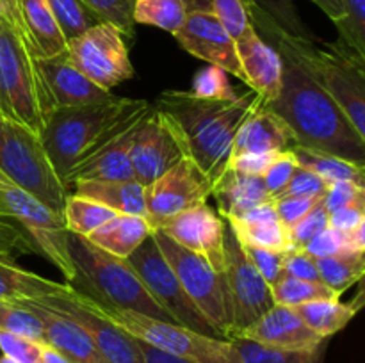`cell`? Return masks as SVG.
I'll list each match as a JSON object with an SVG mask.
<instances>
[{"instance_id":"cell-1","label":"cell","mask_w":365,"mask_h":363,"mask_svg":"<svg viewBox=\"0 0 365 363\" xmlns=\"http://www.w3.org/2000/svg\"><path fill=\"white\" fill-rule=\"evenodd\" d=\"M246 6L257 34L277 50L284 63L280 95L264 107L285 121L298 146L331 153L365 166V137L296 59L284 32L255 6L248 2Z\"/></svg>"},{"instance_id":"cell-2","label":"cell","mask_w":365,"mask_h":363,"mask_svg":"<svg viewBox=\"0 0 365 363\" xmlns=\"http://www.w3.org/2000/svg\"><path fill=\"white\" fill-rule=\"evenodd\" d=\"M260 105L264 102L252 89L235 100H205L189 91L170 89L153 103L177 123L187 142L189 157L212 185L230 162L239 130Z\"/></svg>"},{"instance_id":"cell-3","label":"cell","mask_w":365,"mask_h":363,"mask_svg":"<svg viewBox=\"0 0 365 363\" xmlns=\"http://www.w3.org/2000/svg\"><path fill=\"white\" fill-rule=\"evenodd\" d=\"M146 105V100L114 96L107 102L53 109L39 139L61 182L71 167L98 153L132 127Z\"/></svg>"},{"instance_id":"cell-4","label":"cell","mask_w":365,"mask_h":363,"mask_svg":"<svg viewBox=\"0 0 365 363\" xmlns=\"http://www.w3.org/2000/svg\"><path fill=\"white\" fill-rule=\"evenodd\" d=\"M68 253L75 267V280L88 298L102 305L145 313L153 319L175 322L173 317L152 298L127 258L103 251L82 235L68 231ZM177 324V322H175Z\"/></svg>"},{"instance_id":"cell-5","label":"cell","mask_w":365,"mask_h":363,"mask_svg":"<svg viewBox=\"0 0 365 363\" xmlns=\"http://www.w3.org/2000/svg\"><path fill=\"white\" fill-rule=\"evenodd\" d=\"M53 109L36 57L20 32L0 18V114L39 135Z\"/></svg>"},{"instance_id":"cell-6","label":"cell","mask_w":365,"mask_h":363,"mask_svg":"<svg viewBox=\"0 0 365 363\" xmlns=\"http://www.w3.org/2000/svg\"><path fill=\"white\" fill-rule=\"evenodd\" d=\"M284 36L296 59L365 137V57L339 41L321 45L319 41L291 38L285 32Z\"/></svg>"},{"instance_id":"cell-7","label":"cell","mask_w":365,"mask_h":363,"mask_svg":"<svg viewBox=\"0 0 365 363\" xmlns=\"http://www.w3.org/2000/svg\"><path fill=\"white\" fill-rule=\"evenodd\" d=\"M84 298L100 315L127 331L130 337L159 351L195 363H239L237 352L230 340L207 337L180 324L153 319V317L132 312V310L102 305L88 295Z\"/></svg>"},{"instance_id":"cell-8","label":"cell","mask_w":365,"mask_h":363,"mask_svg":"<svg viewBox=\"0 0 365 363\" xmlns=\"http://www.w3.org/2000/svg\"><path fill=\"white\" fill-rule=\"evenodd\" d=\"M0 173L46 206L63 214L70 196L38 134L0 114Z\"/></svg>"},{"instance_id":"cell-9","label":"cell","mask_w":365,"mask_h":363,"mask_svg":"<svg viewBox=\"0 0 365 363\" xmlns=\"http://www.w3.org/2000/svg\"><path fill=\"white\" fill-rule=\"evenodd\" d=\"M0 217L16 223L34 253L52 262L66 283L71 285L75 267L68 253V230L63 214L46 206L0 173Z\"/></svg>"},{"instance_id":"cell-10","label":"cell","mask_w":365,"mask_h":363,"mask_svg":"<svg viewBox=\"0 0 365 363\" xmlns=\"http://www.w3.org/2000/svg\"><path fill=\"white\" fill-rule=\"evenodd\" d=\"M152 237L189 299L209 320L214 331L221 338L228 340L230 338V312H228L223 276L216 273L202 256L182 248L164 231L153 230Z\"/></svg>"},{"instance_id":"cell-11","label":"cell","mask_w":365,"mask_h":363,"mask_svg":"<svg viewBox=\"0 0 365 363\" xmlns=\"http://www.w3.org/2000/svg\"><path fill=\"white\" fill-rule=\"evenodd\" d=\"M223 283L230 312V338L237 337L242 330L252 326L257 319L273 308L271 285L253 267L242 249L241 242L227 224L225 230V265Z\"/></svg>"},{"instance_id":"cell-12","label":"cell","mask_w":365,"mask_h":363,"mask_svg":"<svg viewBox=\"0 0 365 363\" xmlns=\"http://www.w3.org/2000/svg\"><path fill=\"white\" fill-rule=\"evenodd\" d=\"M127 262L134 267L152 298L173 317L175 322L196 333L221 338L185 294L178 278L171 270L170 263L160 255L152 235L130 256H127Z\"/></svg>"},{"instance_id":"cell-13","label":"cell","mask_w":365,"mask_h":363,"mask_svg":"<svg viewBox=\"0 0 365 363\" xmlns=\"http://www.w3.org/2000/svg\"><path fill=\"white\" fill-rule=\"evenodd\" d=\"M66 53L81 73L106 91H110L134 75L125 38L109 23L95 25L78 38L71 39Z\"/></svg>"},{"instance_id":"cell-14","label":"cell","mask_w":365,"mask_h":363,"mask_svg":"<svg viewBox=\"0 0 365 363\" xmlns=\"http://www.w3.org/2000/svg\"><path fill=\"white\" fill-rule=\"evenodd\" d=\"M185 157L189 149L180 128L152 103L132 141L130 162L135 180L146 187Z\"/></svg>"},{"instance_id":"cell-15","label":"cell","mask_w":365,"mask_h":363,"mask_svg":"<svg viewBox=\"0 0 365 363\" xmlns=\"http://www.w3.org/2000/svg\"><path fill=\"white\" fill-rule=\"evenodd\" d=\"M34 301L53 312L63 313L77 326H81L93 340L103 363H145L135 338L100 315L86 301L84 294L75 290L73 287H70L63 294L45 295Z\"/></svg>"},{"instance_id":"cell-16","label":"cell","mask_w":365,"mask_h":363,"mask_svg":"<svg viewBox=\"0 0 365 363\" xmlns=\"http://www.w3.org/2000/svg\"><path fill=\"white\" fill-rule=\"evenodd\" d=\"M210 192L212 182L191 157H185L145 187V219L152 231L159 230L177 214L207 203Z\"/></svg>"},{"instance_id":"cell-17","label":"cell","mask_w":365,"mask_h":363,"mask_svg":"<svg viewBox=\"0 0 365 363\" xmlns=\"http://www.w3.org/2000/svg\"><path fill=\"white\" fill-rule=\"evenodd\" d=\"M173 36L178 45L192 57L221 68L246 84L235 41L210 11H189L180 31Z\"/></svg>"},{"instance_id":"cell-18","label":"cell","mask_w":365,"mask_h":363,"mask_svg":"<svg viewBox=\"0 0 365 363\" xmlns=\"http://www.w3.org/2000/svg\"><path fill=\"white\" fill-rule=\"evenodd\" d=\"M159 230L182 248L202 256L216 273H223L227 221L214 212L209 203H200L177 214Z\"/></svg>"},{"instance_id":"cell-19","label":"cell","mask_w":365,"mask_h":363,"mask_svg":"<svg viewBox=\"0 0 365 363\" xmlns=\"http://www.w3.org/2000/svg\"><path fill=\"white\" fill-rule=\"evenodd\" d=\"M36 64L56 109L88 105L114 98L113 93L98 88L84 73H81L66 52L48 59H36Z\"/></svg>"},{"instance_id":"cell-20","label":"cell","mask_w":365,"mask_h":363,"mask_svg":"<svg viewBox=\"0 0 365 363\" xmlns=\"http://www.w3.org/2000/svg\"><path fill=\"white\" fill-rule=\"evenodd\" d=\"M235 338L282 349H316L328 340L314 333L294 308L284 305H274Z\"/></svg>"},{"instance_id":"cell-21","label":"cell","mask_w":365,"mask_h":363,"mask_svg":"<svg viewBox=\"0 0 365 363\" xmlns=\"http://www.w3.org/2000/svg\"><path fill=\"white\" fill-rule=\"evenodd\" d=\"M235 48L250 89L260 96L264 105L274 102L284 75V63L277 50L257 34L255 27L235 41Z\"/></svg>"},{"instance_id":"cell-22","label":"cell","mask_w":365,"mask_h":363,"mask_svg":"<svg viewBox=\"0 0 365 363\" xmlns=\"http://www.w3.org/2000/svg\"><path fill=\"white\" fill-rule=\"evenodd\" d=\"M146 112H148V110H146ZM141 120L135 121V123L132 125L130 128H127L123 134L118 135L116 139H113V141H110L106 148L100 149L96 155L89 157V159L82 160L81 164L71 167V171L63 180L68 192H71V187H73L75 182L82 180H135L130 162V148Z\"/></svg>"},{"instance_id":"cell-23","label":"cell","mask_w":365,"mask_h":363,"mask_svg":"<svg viewBox=\"0 0 365 363\" xmlns=\"http://www.w3.org/2000/svg\"><path fill=\"white\" fill-rule=\"evenodd\" d=\"M21 302L27 305L41 320L43 331H45V344L63 352L73 363H103L91 338L73 320L68 319L63 313L39 305L34 299H25Z\"/></svg>"},{"instance_id":"cell-24","label":"cell","mask_w":365,"mask_h":363,"mask_svg":"<svg viewBox=\"0 0 365 363\" xmlns=\"http://www.w3.org/2000/svg\"><path fill=\"white\" fill-rule=\"evenodd\" d=\"M296 146L294 135L273 110L260 105L239 130L232 157L241 153H284Z\"/></svg>"},{"instance_id":"cell-25","label":"cell","mask_w":365,"mask_h":363,"mask_svg":"<svg viewBox=\"0 0 365 363\" xmlns=\"http://www.w3.org/2000/svg\"><path fill=\"white\" fill-rule=\"evenodd\" d=\"M210 196L216 199L220 216L225 221L242 216L262 203L273 201L262 177L245 174L234 167H227L214 182Z\"/></svg>"},{"instance_id":"cell-26","label":"cell","mask_w":365,"mask_h":363,"mask_svg":"<svg viewBox=\"0 0 365 363\" xmlns=\"http://www.w3.org/2000/svg\"><path fill=\"white\" fill-rule=\"evenodd\" d=\"M25 41L36 59H48L66 52V39L57 25L48 0H18Z\"/></svg>"},{"instance_id":"cell-27","label":"cell","mask_w":365,"mask_h":363,"mask_svg":"<svg viewBox=\"0 0 365 363\" xmlns=\"http://www.w3.org/2000/svg\"><path fill=\"white\" fill-rule=\"evenodd\" d=\"M227 224L242 246H257V248L278 249V251L292 249L289 231L278 219L274 201L262 203L242 216L228 219Z\"/></svg>"},{"instance_id":"cell-28","label":"cell","mask_w":365,"mask_h":363,"mask_svg":"<svg viewBox=\"0 0 365 363\" xmlns=\"http://www.w3.org/2000/svg\"><path fill=\"white\" fill-rule=\"evenodd\" d=\"M71 192L100 203L116 214L146 217L145 185L138 180H82L75 182Z\"/></svg>"},{"instance_id":"cell-29","label":"cell","mask_w":365,"mask_h":363,"mask_svg":"<svg viewBox=\"0 0 365 363\" xmlns=\"http://www.w3.org/2000/svg\"><path fill=\"white\" fill-rule=\"evenodd\" d=\"M150 235H152V228L145 217L116 214L113 219L107 221L86 238L110 255L127 258Z\"/></svg>"},{"instance_id":"cell-30","label":"cell","mask_w":365,"mask_h":363,"mask_svg":"<svg viewBox=\"0 0 365 363\" xmlns=\"http://www.w3.org/2000/svg\"><path fill=\"white\" fill-rule=\"evenodd\" d=\"M71 285L66 281H53L45 276L24 269L0 256V301H25L45 295L63 294Z\"/></svg>"},{"instance_id":"cell-31","label":"cell","mask_w":365,"mask_h":363,"mask_svg":"<svg viewBox=\"0 0 365 363\" xmlns=\"http://www.w3.org/2000/svg\"><path fill=\"white\" fill-rule=\"evenodd\" d=\"M294 310L314 333L321 338H330L351 322L359 306L353 302H341L339 299H319L294 306Z\"/></svg>"},{"instance_id":"cell-32","label":"cell","mask_w":365,"mask_h":363,"mask_svg":"<svg viewBox=\"0 0 365 363\" xmlns=\"http://www.w3.org/2000/svg\"><path fill=\"white\" fill-rule=\"evenodd\" d=\"M291 152L294 155L298 166L316 173L328 185L346 180L365 185V166L351 162V160L341 159V157L331 155V153L303 148V146L298 144Z\"/></svg>"},{"instance_id":"cell-33","label":"cell","mask_w":365,"mask_h":363,"mask_svg":"<svg viewBox=\"0 0 365 363\" xmlns=\"http://www.w3.org/2000/svg\"><path fill=\"white\" fill-rule=\"evenodd\" d=\"M319 280L341 298L365 274V251H341L337 255L316 258Z\"/></svg>"},{"instance_id":"cell-34","label":"cell","mask_w":365,"mask_h":363,"mask_svg":"<svg viewBox=\"0 0 365 363\" xmlns=\"http://www.w3.org/2000/svg\"><path fill=\"white\" fill-rule=\"evenodd\" d=\"M239 363H324L327 344L316 349H282L257 344L246 338H232Z\"/></svg>"},{"instance_id":"cell-35","label":"cell","mask_w":365,"mask_h":363,"mask_svg":"<svg viewBox=\"0 0 365 363\" xmlns=\"http://www.w3.org/2000/svg\"><path fill=\"white\" fill-rule=\"evenodd\" d=\"M64 221H66V230L71 233L89 237L95 230H98L102 224L113 219L116 212L100 203L91 201L88 198H82L71 192L66 198L63 209Z\"/></svg>"},{"instance_id":"cell-36","label":"cell","mask_w":365,"mask_h":363,"mask_svg":"<svg viewBox=\"0 0 365 363\" xmlns=\"http://www.w3.org/2000/svg\"><path fill=\"white\" fill-rule=\"evenodd\" d=\"M187 16L185 0H135L134 21L135 25H152L175 34L180 31Z\"/></svg>"},{"instance_id":"cell-37","label":"cell","mask_w":365,"mask_h":363,"mask_svg":"<svg viewBox=\"0 0 365 363\" xmlns=\"http://www.w3.org/2000/svg\"><path fill=\"white\" fill-rule=\"evenodd\" d=\"M271 294L274 305L291 306V308L319 299H339V295L330 290L323 281L298 280L291 276H282L277 283L271 285Z\"/></svg>"},{"instance_id":"cell-38","label":"cell","mask_w":365,"mask_h":363,"mask_svg":"<svg viewBox=\"0 0 365 363\" xmlns=\"http://www.w3.org/2000/svg\"><path fill=\"white\" fill-rule=\"evenodd\" d=\"M248 4L262 11L282 32L291 38L307 39V41H319L312 31L303 23L294 0H246Z\"/></svg>"},{"instance_id":"cell-39","label":"cell","mask_w":365,"mask_h":363,"mask_svg":"<svg viewBox=\"0 0 365 363\" xmlns=\"http://www.w3.org/2000/svg\"><path fill=\"white\" fill-rule=\"evenodd\" d=\"M48 6L66 43L78 38L95 25L102 23L82 0H48Z\"/></svg>"},{"instance_id":"cell-40","label":"cell","mask_w":365,"mask_h":363,"mask_svg":"<svg viewBox=\"0 0 365 363\" xmlns=\"http://www.w3.org/2000/svg\"><path fill=\"white\" fill-rule=\"evenodd\" d=\"M0 330L45 344L41 320L21 301H0Z\"/></svg>"},{"instance_id":"cell-41","label":"cell","mask_w":365,"mask_h":363,"mask_svg":"<svg viewBox=\"0 0 365 363\" xmlns=\"http://www.w3.org/2000/svg\"><path fill=\"white\" fill-rule=\"evenodd\" d=\"M342 18L335 21L339 43L365 57V0H341Z\"/></svg>"},{"instance_id":"cell-42","label":"cell","mask_w":365,"mask_h":363,"mask_svg":"<svg viewBox=\"0 0 365 363\" xmlns=\"http://www.w3.org/2000/svg\"><path fill=\"white\" fill-rule=\"evenodd\" d=\"M102 23L113 25L127 39H134V4L135 0H82Z\"/></svg>"},{"instance_id":"cell-43","label":"cell","mask_w":365,"mask_h":363,"mask_svg":"<svg viewBox=\"0 0 365 363\" xmlns=\"http://www.w3.org/2000/svg\"><path fill=\"white\" fill-rule=\"evenodd\" d=\"M189 93L205 100H235L239 96L228 80L227 71L212 64H207L195 75Z\"/></svg>"},{"instance_id":"cell-44","label":"cell","mask_w":365,"mask_h":363,"mask_svg":"<svg viewBox=\"0 0 365 363\" xmlns=\"http://www.w3.org/2000/svg\"><path fill=\"white\" fill-rule=\"evenodd\" d=\"M209 11L217 18L234 41L253 28L246 0H210Z\"/></svg>"},{"instance_id":"cell-45","label":"cell","mask_w":365,"mask_h":363,"mask_svg":"<svg viewBox=\"0 0 365 363\" xmlns=\"http://www.w3.org/2000/svg\"><path fill=\"white\" fill-rule=\"evenodd\" d=\"M327 228L328 210L324 209L323 199H321L303 219H299L294 226L289 228V241H291L292 248L303 249L316 235H319Z\"/></svg>"},{"instance_id":"cell-46","label":"cell","mask_w":365,"mask_h":363,"mask_svg":"<svg viewBox=\"0 0 365 363\" xmlns=\"http://www.w3.org/2000/svg\"><path fill=\"white\" fill-rule=\"evenodd\" d=\"M242 249H245L246 256H248L250 262L253 263V267L259 270L260 276H262L269 285L277 283V281L284 276L285 253L287 251L257 248V246H242Z\"/></svg>"},{"instance_id":"cell-47","label":"cell","mask_w":365,"mask_h":363,"mask_svg":"<svg viewBox=\"0 0 365 363\" xmlns=\"http://www.w3.org/2000/svg\"><path fill=\"white\" fill-rule=\"evenodd\" d=\"M0 351L18 363H43L41 344L0 330Z\"/></svg>"},{"instance_id":"cell-48","label":"cell","mask_w":365,"mask_h":363,"mask_svg":"<svg viewBox=\"0 0 365 363\" xmlns=\"http://www.w3.org/2000/svg\"><path fill=\"white\" fill-rule=\"evenodd\" d=\"M323 205L328 212L349 205H365V185L356 182H335L327 187Z\"/></svg>"},{"instance_id":"cell-49","label":"cell","mask_w":365,"mask_h":363,"mask_svg":"<svg viewBox=\"0 0 365 363\" xmlns=\"http://www.w3.org/2000/svg\"><path fill=\"white\" fill-rule=\"evenodd\" d=\"M298 162H296L292 152H284L269 164V167L266 169V173L262 174L264 185H266L267 192H269L271 198H277L287 184L291 182L292 174H294Z\"/></svg>"},{"instance_id":"cell-50","label":"cell","mask_w":365,"mask_h":363,"mask_svg":"<svg viewBox=\"0 0 365 363\" xmlns=\"http://www.w3.org/2000/svg\"><path fill=\"white\" fill-rule=\"evenodd\" d=\"M303 249H305L310 256H314V258H324V256L337 255V253L348 251V249L356 251L351 246L348 233H342V231L334 230V228L330 226H328L327 230L321 231L319 235H316V237H314Z\"/></svg>"},{"instance_id":"cell-51","label":"cell","mask_w":365,"mask_h":363,"mask_svg":"<svg viewBox=\"0 0 365 363\" xmlns=\"http://www.w3.org/2000/svg\"><path fill=\"white\" fill-rule=\"evenodd\" d=\"M328 184L321 180L316 173L305 169V167H296L294 174H292L291 182L287 187L277 196V198H289V196H309V198H323L327 192ZM274 198V199H277Z\"/></svg>"},{"instance_id":"cell-52","label":"cell","mask_w":365,"mask_h":363,"mask_svg":"<svg viewBox=\"0 0 365 363\" xmlns=\"http://www.w3.org/2000/svg\"><path fill=\"white\" fill-rule=\"evenodd\" d=\"M323 198H309V196H289V198H277L274 209H277L278 219L285 228H292L299 219L307 216Z\"/></svg>"},{"instance_id":"cell-53","label":"cell","mask_w":365,"mask_h":363,"mask_svg":"<svg viewBox=\"0 0 365 363\" xmlns=\"http://www.w3.org/2000/svg\"><path fill=\"white\" fill-rule=\"evenodd\" d=\"M284 276L298 278V280L321 281L319 270H317L316 265V258L310 256L305 249L298 248H292L285 253Z\"/></svg>"},{"instance_id":"cell-54","label":"cell","mask_w":365,"mask_h":363,"mask_svg":"<svg viewBox=\"0 0 365 363\" xmlns=\"http://www.w3.org/2000/svg\"><path fill=\"white\" fill-rule=\"evenodd\" d=\"M16 251L34 253V248L16 224H11L9 219L0 217V256L11 258Z\"/></svg>"},{"instance_id":"cell-55","label":"cell","mask_w":365,"mask_h":363,"mask_svg":"<svg viewBox=\"0 0 365 363\" xmlns=\"http://www.w3.org/2000/svg\"><path fill=\"white\" fill-rule=\"evenodd\" d=\"M365 224V205H349L328 212V226L349 233Z\"/></svg>"},{"instance_id":"cell-56","label":"cell","mask_w":365,"mask_h":363,"mask_svg":"<svg viewBox=\"0 0 365 363\" xmlns=\"http://www.w3.org/2000/svg\"><path fill=\"white\" fill-rule=\"evenodd\" d=\"M280 153H241V155L230 157V162L227 167L241 171L245 174L253 177H262L269 164L273 162Z\"/></svg>"},{"instance_id":"cell-57","label":"cell","mask_w":365,"mask_h":363,"mask_svg":"<svg viewBox=\"0 0 365 363\" xmlns=\"http://www.w3.org/2000/svg\"><path fill=\"white\" fill-rule=\"evenodd\" d=\"M135 342H138V347L141 351L145 363H195L189 362V359L178 358V356H171L168 352L159 351V349L152 347V345L145 344V342L138 340V338H135Z\"/></svg>"},{"instance_id":"cell-58","label":"cell","mask_w":365,"mask_h":363,"mask_svg":"<svg viewBox=\"0 0 365 363\" xmlns=\"http://www.w3.org/2000/svg\"><path fill=\"white\" fill-rule=\"evenodd\" d=\"M0 18L6 20L7 23L13 25V27L20 32L21 38L25 39L24 23H21L20 9H18V0H0Z\"/></svg>"},{"instance_id":"cell-59","label":"cell","mask_w":365,"mask_h":363,"mask_svg":"<svg viewBox=\"0 0 365 363\" xmlns=\"http://www.w3.org/2000/svg\"><path fill=\"white\" fill-rule=\"evenodd\" d=\"M331 21H339L342 18V2L341 0H312Z\"/></svg>"},{"instance_id":"cell-60","label":"cell","mask_w":365,"mask_h":363,"mask_svg":"<svg viewBox=\"0 0 365 363\" xmlns=\"http://www.w3.org/2000/svg\"><path fill=\"white\" fill-rule=\"evenodd\" d=\"M41 358L43 363H73L70 362L63 352H59L57 349H53L52 345L48 344H41Z\"/></svg>"}]
</instances>
